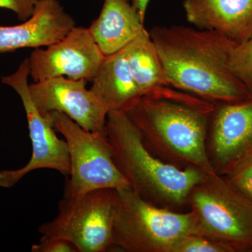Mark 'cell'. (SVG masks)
I'll use <instances>...</instances> for the list:
<instances>
[{"mask_svg": "<svg viewBox=\"0 0 252 252\" xmlns=\"http://www.w3.org/2000/svg\"><path fill=\"white\" fill-rule=\"evenodd\" d=\"M215 104L162 86L140 96L124 111L154 155L180 169L214 171L207 154L209 124Z\"/></svg>", "mask_w": 252, "mask_h": 252, "instance_id": "cell-1", "label": "cell"}, {"mask_svg": "<svg viewBox=\"0 0 252 252\" xmlns=\"http://www.w3.org/2000/svg\"><path fill=\"white\" fill-rule=\"evenodd\" d=\"M149 33L169 86L215 105L252 98L229 67L233 41L215 32L182 26H154Z\"/></svg>", "mask_w": 252, "mask_h": 252, "instance_id": "cell-2", "label": "cell"}, {"mask_svg": "<svg viewBox=\"0 0 252 252\" xmlns=\"http://www.w3.org/2000/svg\"><path fill=\"white\" fill-rule=\"evenodd\" d=\"M107 135L114 162L130 188L157 206L181 211L188 205L192 189L207 175L178 168L154 155L124 111H109Z\"/></svg>", "mask_w": 252, "mask_h": 252, "instance_id": "cell-3", "label": "cell"}, {"mask_svg": "<svg viewBox=\"0 0 252 252\" xmlns=\"http://www.w3.org/2000/svg\"><path fill=\"white\" fill-rule=\"evenodd\" d=\"M195 233L230 252H252V201L223 176L208 174L189 195Z\"/></svg>", "mask_w": 252, "mask_h": 252, "instance_id": "cell-4", "label": "cell"}, {"mask_svg": "<svg viewBox=\"0 0 252 252\" xmlns=\"http://www.w3.org/2000/svg\"><path fill=\"white\" fill-rule=\"evenodd\" d=\"M189 233H195L190 212L157 206L130 187L117 190L112 249L172 252L177 241Z\"/></svg>", "mask_w": 252, "mask_h": 252, "instance_id": "cell-5", "label": "cell"}, {"mask_svg": "<svg viewBox=\"0 0 252 252\" xmlns=\"http://www.w3.org/2000/svg\"><path fill=\"white\" fill-rule=\"evenodd\" d=\"M45 117L49 118L67 143L70 172L64 196H80L97 189L130 187L114 162L107 132L86 130L63 113L51 112Z\"/></svg>", "mask_w": 252, "mask_h": 252, "instance_id": "cell-6", "label": "cell"}, {"mask_svg": "<svg viewBox=\"0 0 252 252\" xmlns=\"http://www.w3.org/2000/svg\"><path fill=\"white\" fill-rule=\"evenodd\" d=\"M117 190H91L59 202V213L39 227L41 236L72 243L79 252H105L112 250Z\"/></svg>", "mask_w": 252, "mask_h": 252, "instance_id": "cell-7", "label": "cell"}, {"mask_svg": "<svg viewBox=\"0 0 252 252\" xmlns=\"http://www.w3.org/2000/svg\"><path fill=\"white\" fill-rule=\"evenodd\" d=\"M31 76L29 59L20 64L17 70L1 77V82L10 86L22 101L29 128L32 156L25 166L17 170L0 171V187L12 188L30 172L39 169H49L68 177L70 162L67 143L56 135L49 118L43 117L33 103L29 91L28 77Z\"/></svg>", "mask_w": 252, "mask_h": 252, "instance_id": "cell-8", "label": "cell"}, {"mask_svg": "<svg viewBox=\"0 0 252 252\" xmlns=\"http://www.w3.org/2000/svg\"><path fill=\"white\" fill-rule=\"evenodd\" d=\"M104 57L89 29L74 26L61 40L31 53V77L34 82L59 77L92 81Z\"/></svg>", "mask_w": 252, "mask_h": 252, "instance_id": "cell-9", "label": "cell"}, {"mask_svg": "<svg viewBox=\"0 0 252 252\" xmlns=\"http://www.w3.org/2000/svg\"><path fill=\"white\" fill-rule=\"evenodd\" d=\"M85 79L51 78L29 84L32 100L43 117L63 113L86 130L107 132L108 109L86 89Z\"/></svg>", "mask_w": 252, "mask_h": 252, "instance_id": "cell-10", "label": "cell"}, {"mask_svg": "<svg viewBox=\"0 0 252 252\" xmlns=\"http://www.w3.org/2000/svg\"><path fill=\"white\" fill-rule=\"evenodd\" d=\"M252 152V97L238 103L218 104L212 113L207 154L214 171L224 176Z\"/></svg>", "mask_w": 252, "mask_h": 252, "instance_id": "cell-11", "label": "cell"}, {"mask_svg": "<svg viewBox=\"0 0 252 252\" xmlns=\"http://www.w3.org/2000/svg\"><path fill=\"white\" fill-rule=\"evenodd\" d=\"M74 26V18L59 0H38L32 16L22 24L0 26V53L46 47L63 39Z\"/></svg>", "mask_w": 252, "mask_h": 252, "instance_id": "cell-12", "label": "cell"}, {"mask_svg": "<svg viewBox=\"0 0 252 252\" xmlns=\"http://www.w3.org/2000/svg\"><path fill=\"white\" fill-rule=\"evenodd\" d=\"M189 23L241 44L252 36V0H184Z\"/></svg>", "mask_w": 252, "mask_h": 252, "instance_id": "cell-13", "label": "cell"}, {"mask_svg": "<svg viewBox=\"0 0 252 252\" xmlns=\"http://www.w3.org/2000/svg\"><path fill=\"white\" fill-rule=\"evenodd\" d=\"M130 0H104L98 17L88 28L104 56L122 51L145 28Z\"/></svg>", "mask_w": 252, "mask_h": 252, "instance_id": "cell-14", "label": "cell"}, {"mask_svg": "<svg viewBox=\"0 0 252 252\" xmlns=\"http://www.w3.org/2000/svg\"><path fill=\"white\" fill-rule=\"evenodd\" d=\"M90 90L109 112H124L140 97L124 50L104 57Z\"/></svg>", "mask_w": 252, "mask_h": 252, "instance_id": "cell-15", "label": "cell"}, {"mask_svg": "<svg viewBox=\"0 0 252 252\" xmlns=\"http://www.w3.org/2000/svg\"><path fill=\"white\" fill-rule=\"evenodd\" d=\"M123 50L141 96L162 86H170L160 55L147 30Z\"/></svg>", "mask_w": 252, "mask_h": 252, "instance_id": "cell-16", "label": "cell"}, {"mask_svg": "<svg viewBox=\"0 0 252 252\" xmlns=\"http://www.w3.org/2000/svg\"><path fill=\"white\" fill-rule=\"evenodd\" d=\"M229 67L252 96V36L241 44L233 43Z\"/></svg>", "mask_w": 252, "mask_h": 252, "instance_id": "cell-17", "label": "cell"}, {"mask_svg": "<svg viewBox=\"0 0 252 252\" xmlns=\"http://www.w3.org/2000/svg\"><path fill=\"white\" fill-rule=\"evenodd\" d=\"M223 177L233 188L252 201V152L240 159Z\"/></svg>", "mask_w": 252, "mask_h": 252, "instance_id": "cell-18", "label": "cell"}, {"mask_svg": "<svg viewBox=\"0 0 252 252\" xmlns=\"http://www.w3.org/2000/svg\"><path fill=\"white\" fill-rule=\"evenodd\" d=\"M172 252H230L224 245L197 233H189L177 241Z\"/></svg>", "mask_w": 252, "mask_h": 252, "instance_id": "cell-19", "label": "cell"}, {"mask_svg": "<svg viewBox=\"0 0 252 252\" xmlns=\"http://www.w3.org/2000/svg\"><path fill=\"white\" fill-rule=\"evenodd\" d=\"M32 252H79L70 242L61 238L41 236L39 243L32 246Z\"/></svg>", "mask_w": 252, "mask_h": 252, "instance_id": "cell-20", "label": "cell"}, {"mask_svg": "<svg viewBox=\"0 0 252 252\" xmlns=\"http://www.w3.org/2000/svg\"><path fill=\"white\" fill-rule=\"evenodd\" d=\"M38 0H0V9L13 11L18 19L26 21L32 16Z\"/></svg>", "mask_w": 252, "mask_h": 252, "instance_id": "cell-21", "label": "cell"}, {"mask_svg": "<svg viewBox=\"0 0 252 252\" xmlns=\"http://www.w3.org/2000/svg\"><path fill=\"white\" fill-rule=\"evenodd\" d=\"M149 1L150 0H131V3L137 10L140 17L144 21H145L146 12H147Z\"/></svg>", "mask_w": 252, "mask_h": 252, "instance_id": "cell-22", "label": "cell"}]
</instances>
